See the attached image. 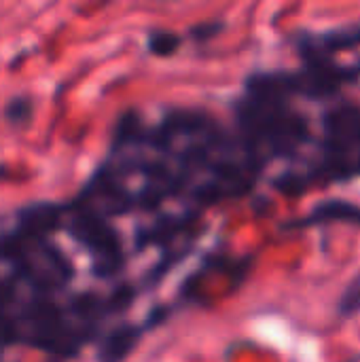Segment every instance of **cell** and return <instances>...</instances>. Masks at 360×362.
Listing matches in <instances>:
<instances>
[{
  "instance_id": "obj_1",
  "label": "cell",
  "mask_w": 360,
  "mask_h": 362,
  "mask_svg": "<svg viewBox=\"0 0 360 362\" xmlns=\"http://www.w3.org/2000/svg\"><path fill=\"white\" fill-rule=\"evenodd\" d=\"M295 100L289 70H259L244 81L233 102V132L261 168L297 159L312 142L310 119Z\"/></svg>"
},
{
  "instance_id": "obj_2",
  "label": "cell",
  "mask_w": 360,
  "mask_h": 362,
  "mask_svg": "<svg viewBox=\"0 0 360 362\" xmlns=\"http://www.w3.org/2000/svg\"><path fill=\"white\" fill-rule=\"evenodd\" d=\"M360 178V102H333L320 119L314 155L303 172H286L276 180L284 193L329 187Z\"/></svg>"
},
{
  "instance_id": "obj_3",
  "label": "cell",
  "mask_w": 360,
  "mask_h": 362,
  "mask_svg": "<svg viewBox=\"0 0 360 362\" xmlns=\"http://www.w3.org/2000/svg\"><path fill=\"white\" fill-rule=\"evenodd\" d=\"M15 318L21 329V344L57 358H74L87 344L53 297L32 295L23 301Z\"/></svg>"
},
{
  "instance_id": "obj_4",
  "label": "cell",
  "mask_w": 360,
  "mask_h": 362,
  "mask_svg": "<svg viewBox=\"0 0 360 362\" xmlns=\"http://www.w3.org/2000/svg\"><path fill=\"white\" fill-rule=\"evenodd\" d=\"M66 223L64 231L87 250L91 259V274L100 280H110L119 276L127 263V255L123 248V240L119 229L110 223V218L102 216L89 206L66 204Z\"/></svg>"
},
{
  "instance_id": "obj_5",
  "label": "cell",
  "mask_w": 360,
  "mask_h": 362,
  "mask_svg": "<svg viewBox=\"0 0 360 362\" xmlns=\"http://www.w3.org/2000/svg\"><path fill=\"white\" fill-rule=\"evenodd\" d=\"M66 204L57 202H30L15 210L13 231L30 244L51 240V235L64 229Z\"/></svg>"
},
{
  "instance_id": "obj_6",
  "label": "cell",
  "mask_w": 360,
  "mask_h": 362,
  "mask_svg": "<svg viewBox=\"0 0 360 362\" xmlns=\"http://www.w3.org/2000/svg\"><path fill=\"white\" fill-rule=\"evenodd\" d=\"M149 331L144 322H119L112 329H108L98 339L95 348V361L98 362H125V358L136 350L140 337Z\"/></svg>"
},
{
  "instance_id": "obj_7",
  "label": "cell",
  "mask_w": 360,
  "mask_h": 362,
  "mask_svg": "<svg viewBox=\"0 0 360 362\" xmlns=\"http://www.w3.org/2000/svg\"><path fill=\"white\" fill-rule=\"evenodd\" d=\"M329 223H354L360 225V206L352 202H325L318 204L310 214L303 218L289 223V229H306V227H316V225H329Z\"/></svg>"
},
{
  "instance_id": "obj_8",
  "label": "cell",
  "mask_w": 360,
  "mask_h": 362,
  "mask_svg": "<svg viewBox=\"0 0 360 362\" xmlns=\"http://www.w3.org/2000/svg\"><path fill=\"white\" fill-rule=\"evenodd\" d=\"M2 119L17 129H23L32 123L34 119V98L28 93H17L6 100L2 108Z\"/></svg>"
},
{
  "instance_id": "obj_9",
  "label": "cell",
  "mask_w": 360,
  "mask_h": 362,
  "mask_svg": "<svg viewBox=\"0 0 360 362\" xmlns=\"http://www.w3.org/2000/svg\"><path fill=\"white\" fill-rule=\"evenodd\" d=\"M182 45V38L174 32H166V30H155L149 34V40H146V47H149V53L157 55V57H168V55H174L178 51V47Z\"/></svg>"
},
{
  "instance_id": "obj_10",
  "label": "cell",
  "mask_w": 360,
  "mask_h": 362,
  "mask_svg": "<svg viewBox=\"0 0 360 362\" xmlns=\"http://www.w3.org/2000/svg\"><path fill=\"white\" fill-rule=\"evenodd\" d=\"M337 312L344 320H350L360 314V274L346 286L344 295L339 297Z\"/></svg>"
},
{
  "instance_id": "obj_11",
  "label": "cell",
  "mask_w": 360,
  "mask_h": 362,
  "mask_svg": "<svg viewBox=\"0 0 360 362\" xmlns=\"http://www.w3.org/2000/svg\"><path fill=\"white\" fill-rule=\"evenodd\" d=\"M221 30H223V23H219V21H210V23H202V25H197V28L191 32V36H193L195 40H210V38H214Z\"/></svg>"
},
{
  "instance_id": "obj_12",
  "label": "cell",
  "mask_w": 360,
  "mask_h": 362,
  "mask_svg": "<svg viewBox=\"0 0 360 362\" xmlns=\"http://www.w3.org/2000/svg\"><path fill=\"white\" fill-rule=\"evenodd\" d=\"M6 172H8V170H6V165H4V163H0V178H2V176H6Z\"/></svg>"
}]
</instances>
